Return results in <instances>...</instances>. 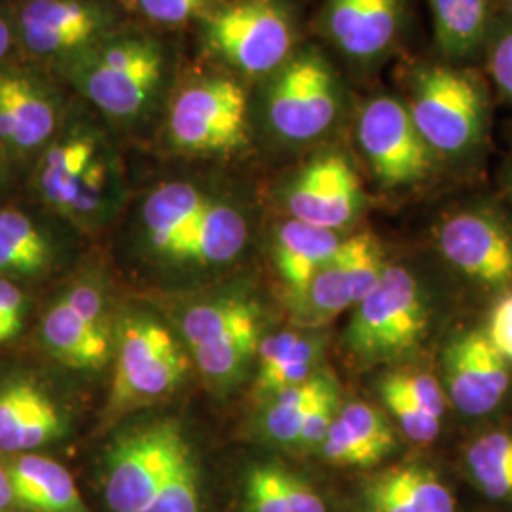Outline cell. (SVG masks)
<instances>
[{"label": "cell", "mask_w": 512, "mask_h": 512, "mask_svg": "<svg viewBox=\"0 0 512 512\" xmlns=\"http://www.w3.org/2000/svg\"><path fill=\"white\" fill-rule=\"evenodd\" d=\"M427 329L429 308L416 277L401 266H385L380 283L357 304L346 342L361 361H391L418 348Z\"/></svg>", "instance_id": "1"}, {"label": "cell", "mask_w": 512, "mask_h": 512, "mask_svg": "<svg viewBox=\"0 0 512 512\" xmlns=\"http://www.w3.org/2000/svg\"><path fill=\"white\" fill-rule=\"evenodd\" d=\"M488 99L475 74L444 65L414 74L408 112L431 150L458 156L475 147L486 124Z\"/></svg>", "instance_id": "2"}, {"label": "cell", "mask_w": 512, "mask_h": 512, "mask_svg": "<svg viewBox=\"0 0 512 512\" xmlns=\"http://www.w3.org/2000/svg\"><path fill=\"white\" fill-rule=\"evenodd\" d=\"M340 107L334 71L323 55L306 52L289 61L268 97V118L279 137L293 143L317 139L332 126Z\"/></svg>", "instance_id": "3"}, {"label": "cell", "mask_w": 512, "mask_h": 512, "mask_svg": "<svg viewBox=\"0 0 512 512\" xmlns=\"http://www.w3.org/2000/svg\"><path fill=\"white\" fill-rule=\"evenodd\" d=\"M188 361L169 330L147 319H128L110 395L112 408L164 397L183 380Z\"/></svg>", "instance_id": "4"}, {"label": "cell", "mask_w": 512, "mask_h": 512, "mask_svg": "<svg viewBox=\"0 0 512 512\" xmlns=\"http://www.w3.org/2000/svg\"><path fill=\"white\" fill-rule=\"evenodd\" d=\"M184 444L181 429L171 421L148 425L120 440L109 456L105 476L110 509L145 511Z\"/></svg>", "instance_id": "5"}, {"label": "cell", "mask_w": 512, "mask_h": 512, "mask_svg": "<svg viewBox=\"0 0 512 512\" xmlns=\"http://www.w3.org/2000/svg\"><path fill=\"white\" fill-rule=\"evenodd\" d=\"M209 44L243 73H270L291 54L293 27L270 2H241L219 10L207 23Z\"/></svg>", "instance_id": "6"}, {"label": "cell", "mask_w": 512, "mask_h": 512, "mask_svg": "<svg viewBox=\"0 0 512 512\" xmlns=\"http://www.w3.org/2000/svg\"><path fill=\"white\" fill-rule=\"evenodd\" d=\"M245 93L232 80L186 88L169 110V135L186 152H228L245 143Z\"/></svg>", "instance_id": "7"}, {"label": "cell", "mask_w": 512, "mask_h": 512, "mask_svg": "<svg viewBox=\"0 0 512 512\" xmlns=\"http://www.w3.org/2000/svg\"><path fill=\"white\" fill-rule=\"evenodd\" d=\"M164 74L158 42L126 38L95 57L84 76V92L105 114L133 118L147 107Z\"/></svg>", "instance_id": "8"}, {"label": "cell", "mask_w": 512, "mask_h": 512, "mask_svg": "<svg viewBox=\"0 0 512 512\" xmlns=\"http://www.w3.org/2000/svg\"><path fill=\"white\" fill-rule=\"evenodd\" d=\"M359 143L380 183L399 188L421 181L431 169V148L421 139L408 107L395 97H376L359 118Z\"/></svg>", "instance_id": "9"}, {"label": "cell", "mask_w": 512, "mask_h": 512, "mask_svg": "<svg viewBox=\"0 0 512 512\" xmlns=\"http://www.w3.org/2000/svg\"><path fill=\"white\" fill-rule=\"evenodd\" d=\"M440 253L463 275L501 289L512 283V232L486 211H461L442 222Z\"/></svg>", "instance_id": "10"}, {"label": "cell", "mask_w": 512, "mask_h": 512, "mask_svg": "<svg viewBox=\"0 0 512 512\" xmlns=\"http://www.w3.org/2000/svg\"><path fill=\"white\" fill-rule=\"evenodd\" d=\"M446 393L465 416H486L497 408L511 384L509 363L497 353L486 332L459 334L444 351Z\"/></svg>", "instance_id": "11"}, {"label": "cell", "mask_w": 512, "mask_h": 512, "mask_svg": "<svg viewBox=\"0 0 512 512\" xmlns=\"http://www.w3.org/2000/svg\"><path fill=\"white\" fill-rule=\"evenodd\" d=\"M44 340L74 368H101L109 361L110 342L103 298L92 285H78L44 317Z\"/></svg>", "instance_id": "12"}, {"label": "cell", "mask_w": 512, "mask_h": 512, "mask_svg": "<svg viewBox=\"0 0 512 512\" xmlns=\"http://www.w3.org/2000/svg\"><path fill=\"white\" fill-rule=\"evenodd\" d=\"M359 179L340 154L311 162L294 181L289 192L293 219L317 228L338 230L355 219L361 207Z\"/></svg>", "instance_id": "13"}, {"label": "cell", "mask_w": 512, "mask_h": 512, "mask_svg": "<svg viewBox=\"0 0 512 512\" xmlns=\"http://www.w3.org/2000/svg\"><path fill=\"white\" fill-rule=\"evenodd\" d=\"M107 14L86 0H31L19 12L25 48L35 55L71 52L103 31Z\"/></svg>", "instance_id": "14"}, {"label": "cell", "mask_w": 512, "mask_h": 512, "mask_svg": "<svg viewBox=\"0 0 512 512\" xmlns=\"http://www.w3.org/2000/svg\"><path fill=\"white\" fill-rule=\"evenodd\" d=\"M55 124L52 93L31 74L0 69V143L33 150L52 137Z\"/></svg>", "instance_id": "15"}, {"label": "cell", "mask_w": 512, "mask_h": 512, "mask_svg": "<svg viewBox=\"0 0 512 512\" xmlns=\"http://www.w3.org/2000/svg\"><path fill=\"white\" fill-rule=\"evenodd\" d=\"M401 12V0H329L327 29L340 50L372 59L393 44Z\"/></svg>", "instance_id": "16"}, {"label": "cell", "mask_w": 512, "mask_h": 512, "mask_svg": "<svg viewBox=\"0 0 512 512\" xmlns=\"http://www.w3.org/2000/svg\"><path fill=\"white\" fill-rule=\"evenodd\" d=\"M321 448L332 465L372 467L395 448V435L374 406L351 403L336 412Z\"/></svg>", "instance_id": "17"}, {"label": "cell", "mask_w": 512, "mask_h": 512, "mask_svg": "<svg viewBox=\"0 0 512 512\" xmlns=\"http://www.w3.org/2000/svg\"><path fill=\"white\" fill-rule=\"evenodd\" d=\"M63 421L52 399L33 384L0 391V452H27L55 439Z\"/></svg>", "instance_id": "18"}, {"label": "cell", "mask_w": 512, "mask_h": 512, "mask_svg": "<svg viewBox=\"0 0 512 512\" xmlns=\"http://www.w3.org/2000/svg\"><path fill=\"white\" fill-rule=\"evenodd\" d=\"M368 512H456V499L439 475L421 465H399L372 478Z\"/></svg>", "instance_id": "19"}, {"label": "cell", "mask_w": 512, "mask_h": 512, "mask_svg": "<svg viewBox=\"0 0 512 512\" xmlns=\"http://www.w3.org/2000/svg\"><path fill=\"white\" fill-rule=\"evenodd\" d=\"M209 200L192 184L169 183L156 188L145 203V224L152 245L173 258H183Z\"/></svg>", "instance_id": "20"}, {"label": "cell", "mask_w": 512, "mask_h": 512, "mask_svg": "<svg viewBox=\"0 0 512 512\" xmlns=\"http://www.w3.org/2000/svg\"><path fill=\"white\" fill-rule=\"evenodd\" d=\"M8 475L16 505L31 512H90L76 488L73 475L54 459L21 456Z\"/></svg>", "instance_id": "21"}, {"label": "cell", "mask_w": 512, "mask_h": 512, "mask_svg": "<svg viewBox=\"0 0 512 512\" xmlns=\"http://www.w3.org/2000/svg\"><path fill=\"white\" fill-rule=\"evenodd\" d=\"M342 239L334 230L300 220L285 222L275 239V264L294 296L308 289L311 279L338 251Z\"/></svg>", "instance_id": "22"}, {"label": "cell", "mask_w": 512, "mask_h": 512, "mask_svg": "<svg viewBox=\"0 0 512 512\" xmlns=\"http://www.w3.org/2000/svg\"><path fill=\"white\" fill-rule=\"evenodd\" d=\"M258 387L266 393H279L306 382L319 355L315 340L296 332H279L258 344Z\"/></svg>", "instance_id": "23"}, {"label": "cell", "mask_w": 512, "mask_h": 512, "mask_svg": "<svg viewBox=\"0 0 512 512\" xmlns=\"http://www.w3.org/2000/svg\"><path fill=\"white\" fill-rule=\"evenodd\" d=\"M245 497L251 512H327L308 482L277 465L253 467L245 480Z\"/></svg>", "instance_id": "24"}, {"label": "cell", "mask_w": 512, "mask_h": 512, "mask_svg": "<svg viewBox=\"0 0 512 512\" xmlns=\"http://www.w3.org/2000/svg\"><path fill=\"white\" fill-rule=\"evenodd\" d=\"M435 40L446 57L473 54L488 29V0H431Z\"/></svg>", "instance_id": "25"}, {"label": "cell", "mask_w": 512, "mask_h": 512, "mask_svg": "<svg viewBox=\"0 0 512 512\" xmlns=\"http://www.w3.org/2000/svg\"><path fill=\"white\" fill-rule=\"evenodd\" d=\"M245 239L247 224L238 211L228 205L209 202L184 247L183 258L205 264L230 262L245 247Z\"/></svg>", "instance_id": "26"}, {"label": "cell", "mask_w": 512, "mask_h": 512, "mask_svg": "<svg viewBox=\"0 0 512 512\" xmlns=\"http://www.w3.org/2000/svg\"><path fill=\"white\" fill-rule=\"evenodd\" d=\"M93 158L95 141L90 137H76L52 148L40 169V188L46 200L71 211L78 184Z\"/></svg>", "instance_id": "27"}, {"label": "cell", "mask_w": 512, "mask_h": 512, "mask_svg": "<svg viewBox=\"0 0 512 512\" xmlns=\"http://www.w3.org/2000/svg\"><path fill=\"white\" fill-rule=\"evenodd\" d=\"M296 302L300 319L306 323H325L355 306L342 243L329 262L311 279L308 289L296 298Z\"/></svg>", "instance_id": "28"}, {"label": "cell", "mask_w": 512, "mask_h": 512, "mask_svg": "<svg viewBox=\"0 0 512 512\" xmlns=\"http://www.w3.org/2000/svg\"><path fill=\"white\" fill-rule=\"evenodd\" d=\"M50 260V247L37 224L18 209H0V270L33 274Z\"/></svg>", "instance_id": "29"}, {"label": "cell", "mask_w": 512, "mask_h": 512, "mask_svg": "<svg viewBox=\"0 0 512 512\" xmlns=\"http://www.w3.org/2000/svg\"><path fill=\"white\" fill-rule=\"evenodd\" d=\"M258 336H260V319L255 315L236 327L222 332L217 338L192 349V353L205 376L224 380L236 374L239 366L256 353L260 344Z\"/></svg>", "instance_id": "30"}, {"label": "cell", "mask_w": 512, "mask_h": 512, "mask_svg": "<svg viewBox=\"0 0 512 512\" xmlns=\"http://www.w3.org/2000/svg\"><path fill=\"white\" fill-rule=\"evenodd\" d=\"M467 467L482 494L492 499L512 497V435L490 433L467 450Z\"/></svg>", "instance_id": "31"}, {"label": "cell", "mask_w": 512, "mask_h": 512, "mask_svg": "<svg viewBox=\"0 0 512 512\" xmlns=\"http://www.w3.org/2000/svg\"><path fill=\"white\" fill-rule=\"evenodd\" d=\"M332 384L329 376L313 374L306 382L275 393V401L266 414L268 435L281 444H296L311 406Z\"/></svg>", "instance_id": "32"}, {"label": "cell", "mask_w": 512, "mask_h": 512, "mask_svg": "<svg viewBox=\"0 0 512 512\" xmlns=\"http://www.w3.org/2000/svg\"><path fill=\"white\" fill-rule=\"evenodd\" d=\"M143 512H200V480L188 442Z\"/></svg>", "instance_id": "33"}, {"label": "cell", "mask_w": 512, "mask_h": 512, "mask_svg": "<svg viewBox=\"0 0 512 512\" xmlns=\"http://www.w3.org/2000/svg\"><path fill=\"white\" fill-rule=\"evenodd\" d=\"M258 315L255 306L243 300H220L202 304L186 311L183 317V336L190 349L217 338L222 332Z\"/></svg>", "instance_id": "34"}, {"label": "cell", "mask_w": 512, "mask_h": 512, "mask_svg": "<svg viewBox=\"0 0 512 512\" xmlns=\"http://www.w3.org/2000/svg\"><path fill=\"white\" fill-rule=\"evenodd\" d=\"M382 399L391 416L401 425L404 435L418 444H429L439 437L440 418L425 412L421 406L408 401L397 389L382 382Z\"/></svg>", "instance_id": "35"}, {"label": "cell", "mask_w": 512, "mask_h": 512, "mask_svg": "<svg viewBox=\"0 0 512 512\" xmlns=\"http://www.w3.org/2000/svg\"><path fill=\"white\" fill-rule=\"evenodd\" d=\"M382 382L397 389L408 401L418 404L425 412L442 420L444 406H446V393L433 376L423 372H397V374L385 376Z\"/></svg>", "instance_id": "36"}, {"label": "cell", "mask_w": 512, "mask_h": 512, "mask_svg": "<svg viewBox=\"0 0 512 512\" xmlns=\"http://www.w3.org/2000/svg\"><path fill=\"white\" fill-rule=\"evenodd\" d=\"M336 387L334 384L327 387V391L317 399V403L313 404L308 412V416L304 418L302 429L296 444L310 448V446H317L321 444L327 433H329L330 425L336 418L338 406H336Z\"/></svg>", "instance_id": "37"}, {"label": "cell", "mask_w": 512, "mask_h": 512, "mask_svg": "<svg viewBox=\"0 0 512 512\" xmlns=\"http://www.w3.org/2000/svg\"><path fill=\"white\" fill-rule=\"evenodd\" d=\"M143 14L158 23H183L198 14L211 0H137Z\"/></svg>", "instance_id": "38"}, {"label": "cell", "mask_w": 512, "mask_h": 512, "mask_svg": "<svg viewBox=\"0 0 512 512\" xmlns=\"http://www.w3.org/2000/svg\"><path fill=\"white\" fill-rule=\"evenodd\" d=\"M105 184H107V167L101 160L93 158L92 164L88 165V169L82 175V181L78 184L71 211L74 213L93 211L99 205Z\"/></svg>", "instance_id": "39"}, {"label": "cell", "mask_w": 512, "mask_h": 512, "mask_svg": "<svg viewBox=\"0 0 512 512\" xmlns=\"http://www.w3.org/2000/svg\"><path fill=\"white\" fill-rule=\"evenodd\" d=\"M486 336L492 342V346L497 349V353L507 363H512V294L505 296L495 306Z\"/></svg>", "instance_id": "40"}, {"label": "cell", "mask_w": 512, "mask_h": 512, "mask_svg": "<svg viewBox=\"0 0 512 512\" xmlns=\"http://www.w3.org/2000/svg\"><path fill=\"white\" fill-rule=\"evenodd\" d=\"M490 73L497 88L512 99V31L495 42L490 54Z\"/></svg>", "instance_id": "41"}, {"label": "cell", "mask_w": 512, "mask_h": 512, "mask_svg": "<svg viewBox=\"0 0 512 512\" xmlns=\"http://www.w3.org/2000/svg\"><path fill=\"white\" fill-rule=\"evenodd\" d=\"M14 505H16V497H14L12 480L8 475V469L0 465V512L8 511Z\"/></svg>", "instance_id": "42"}, {"label": "cell", "mask_w": 512, "mask_h": 512, "mask_svg": "<svg viewBox=\"0 0 512 512\" xmlns=\"http://www.w3.org/2000/svg\"><path fill=\"white\" fill-rule=\"evenodd\" d=\"M14 42H16L14 27H12V23L8 19L0 14V61L12 52Z\"/></svg>", "instance_id": "43"}, {"label": "cell", "mask_w": 512, "mask_h": 512, "mask_svg": "<svg viewBox=\"0 0 512 512\" xmlns=\"http://www.w3.org/2000/svg\"><path fill=\"white\" fill-rule=\"evenodd\" d=\"M10 338H14V334H12V330L8 329V325H6L4 317H2V311H0V342H6Z\"/></svg>", "instance_id": "44"}, {"label": "cell", "mask_w": 512, "mask_h": 512, "mask_svg": "<svg viewBox=\"0 0 512 512\" xmlns=\"http://www.w3.org/2000/svg\"><path fill=\"white\" fill-rule=\"evenodd\" d=\"M503 2H505V6H507V10H509V12H511V14H512V0H503Z\"/></svg>", "instance_id": "45"}, {"label": "cell", "mask_w": 512, "mask_h": 512, "mask_svg": "<svg viewBox=\"0 0 512 512\" xmlns=\"http://www.w3.org/2000/svg\"><path fill=\"white\" fill-rule=\"evenodd\" d=\"M0 171H2V152H0Z\"/></svg>", "instance_id": "46"}, {"label": "cell", "mask_w": 512, "mask_h": 512, "mask_svg": "<svg viewBox=\"0 0 512 512\" xmlns=\"http://www.w3.org/2000/svg\"><path fill=\"white\" fill-rule=\"evenodd\" d=\"M511 190H512V169H511Z\"/></svg>", "instance_id": "47"}]
</instances>
